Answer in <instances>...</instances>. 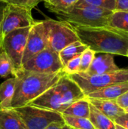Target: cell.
Returning a JSON list of instances; mask_svg holds the SVG:
<instances>
[{
	"mask_svg": "<svg viewBox=\"0 0 128 129\" xmlns=\"http://www.w3.org/2000/svg\"><path fill=\"white\" fill-rule=\"evenodd\" d=\"M71 26L77 34L79 41L96 53L127 57L128 33L109 26Z\"/></svg>",
	"mask_w": 128,
	"mask_h": 129,
	"instance_id": "cell-1",
	"label": "cell"
},
{
	"mask_svg": "<svg viewBox=\"0 0 128 129\" xmlns=\"http://www.w3.org/2000/svg\"><path fill=\"white\" fill-rule=\"evenodd\" d=\"M64 74L63 70L56 73H39L20 69L14 73L15 91L11 108L28 105L54 85Z\"/></svg>",
	"mask_w": 128,
	"mask_h": 129,
	"instance_id": "cell-2",
	"label": "cell"
},
{
	"mask_svg": "<svg viewBox=\"0 0 128 129\" xmlns=\"http://www.w3.org/2000/svg\"><path fill=\"white\" fill-rule=\"evenodd\" d=\"M85 98L78 85L64 74L54 85L28 105L62 113L73 102Z\"/></svg>",
	"mask_w": 128,
	"mask_h": 129,
	"instance_id": "cell-3",
	"label": "cell"
},
{
	"mask_svg": "<svg viewBox=\"0 0 128 129\" xmlns=\"http://www.w3.org/2000/svg\"><path fill=\"white\" fill-rule=\"evenodd\" d=\"M113 11L94 6H73L65 12L56 13L63 22L74 26L88 27L108 26L109 18Z\"/></svg>",
	"mask_w": 128,
	"mask_h": 129,
	"instance_id": "cell-4",
	"label": "cell"
},
{
	"mask_svg": "<svg viewBox=\"0 0 128 129\" xmlns=\"http://www.w3.org/2000/svg\"><path fill=\"white\" fill-rule=\"evenodd\" d=\"M68 76L78 85L86 97L90 93L106 86L128 82V69H119L100 75H88L79 72Z\"/></svg>",
	"mask_w": 128,
	"mask_h": 129,
	"instance_id": "cell-5",
	"label": "cell"
},
{
	"mask_svg": "<svg viewBox=\"0 0 128 129\" xmlns=\"http://www.w3.org/2000/svg\"><path fill=\"white\" fill-rule=\"evenodd\" d=\"M14 110L26 129H45L54 122L64 123L62 114L58 112L31 105L14 108Z\"/></svg>",
	"mask_w": 128,
	"mask_h": 129,
	"instance_id": "cell-6",
	"label": "cell"
},
{
	"mask_svg": "<svg viewBox=\"0 0 128 129\" xmlns=\"http://www.w3.org/2000/svg\"><path fill=\"white\" fill-rule=\"evenodd\" d=\"M47 25V48L59 53L68 45L79 41L72 26L63 21L45 20Z\"/></svg>",
	"mask_w": 128,
	"mask_h": 129,
	"instance_id": "cell-7",
	"label": "cell"
},
{
	"mask_svg": "<svg viewBox=\"0 0 128 129\" xmlns=\"http://www.w3.org/2000/svg\"><path fill=\"white\" fill-rule=\"evenodd\" d=\"M35 23V20L32 15V11L20 6L7 4L4 9L0 38L2 39L7 34L15 29L31 27Z\"/></svg>",
	"mask_w": 128,
	"mask_h": 129,
	"instance_id": "cell-8",
	"label": "cell"
},
{
	"mask_svg": "<svg viewBox=\"0 0 128 129\" xmlns=\"http://www.w3.org/2000/svg\"><path fill=\"white\" fill-rule=\"evenodd\" d=\"M29 29L30 27L15 29L7 34L2 39L3 51L9 57L13 64L14 73L22 67L23 57Z\"/></svg>",
	"mask_w": 128,
	"mask_h": 129,
	"instance_id": "cell-9",
	"label": "cell"
},
{
	"mask_svg": "<svg viewBox=\"0 0 128 129\" xmlns=\"http://www.w3.org/2000/svg\"><path fill=\"white\" fill-rule=\"evenodd\" d=\"M21 68L39 73H56L63 71V65L59 54L47 48L23 63Z\"/></svg>",
	"mask_w": 128,
	"mask_h": 129,
	"instance_id": "cell-10",
	"label": "cell"
},
{
	"mask_svg": "<svg viewBox=\"0 0 128 129\" xmlns=\"http://www.w3.org/2000/svg\"><path fill=\"white\" fill-rule=\"evenodd\" d=\"M47 45L46 21H35L29 29L22 65L32 57L47 48Z\"/></svg>",
	"mask_w": 128,
	"mask_h": 129,
	"instance_id": "cell-11",
	"label": "cell"
},
{
	"mask_svg": "<svg viewBox=\"0 0 128 129\" xmlns=\"http://www.w3.org/2000/svg\"><path fill=\"white\" fill-rule=\"evenodd\" d=\"M114 59V55L111 54L102 53L95 56L92 63L85 73L88 75H100L119 70Z\"/></svg>",
	"mask_w": 128,
	"mask_h": 129,
	"instance_id": "cell-12",
	"label": "cell"
},
{
	"mask_svg": "<svg viewBox=\"0 0 128 129\" xmlns=\"http://www.w3.org/2000/svg\"><path fill=\"white\" fill-rule=\"evenodd\" d=\"M128 90V82L112 84L97 91H94L86 97L88 98L116 100Z\"/></svg>",
	"mask_w": 128,
	"mask_h": 129,
	"instance_id": "cell-13",
	"label": "cell"
},
{
	"mask_svg": "<svg viewBox=\"0 0 128 129\" xmlns=\"http://www.w3.org/2000/svg\"><path fill=\"white\" fill-rule=\"evenodd\" d=\"M87 98V97H86ZM91 104L95 107L105 116L114 121L117 117L124 113L122 109L116 103L115 100H106V99H96L87 98Z\"/></svg>",
	"mask_w": 128,
	"mask_h": 129,
	"instance_id": "cell-14",
	"label": "cell"
},
{
	"mask_svg": "<svg viewBox=\"0 0 128 129\" xmlns=\"http://www.w3.org/2000/svg\"><path fill=\"white\" fill-rule=\"evenodd\" d=\"M0 129L26 128L14 109L0 107Z\"/></svg>",
	"mask_w": 128,
	"mask_h": 129,
	"instance_id": "cell-15",
	"label": "cell"
},
{
	"mask_svg": "<svg viewBox=\"0 0 128 129\" xmlns=\"http://www.w3.org/2000/svg\"><path fill=\"white\" fill-rule=\"evenodd\" d=\"M88 119L95 129H115V122L91 104Z\"/></svg>",
	"mask_w": 128,
	"mask_h": 129,
	"instance_id": "cell-16",
	"label": "cell"
},
{
	"mask_svg": "<svg viewBox=\"0 0 128 129\" xmlns=\"http://www.w3.org/2000/svg\"><path fill=\"white\" fill-rule=\"evenodd\" d=\"M15 77L6 79L0 85V107L11 108V102L15 91Z\"/></svg>",
	"mask_w": 128,
	"mask_h": 129,
	"instance_id": "cell-17",
	"label": "cell"
},
{
	"mask_svg": "<svg viewBox=\"0 0 128 129\" xmlns=\"http://www.w3.org/2000/svg\"><path fill=\"white\" fill-rule=\"evenodd\" d=\"M61 114L88 119L90 116V102L86 97L76 101Z\"/></svg>",
	"mask_w": 128,
	"mask_h": 129,
	"instance_id": "cell-18",
	"label": "cell"
},
{
	"mask_svg": "<svg viewBox=\"0 0 128 129\" xmlns=\"http://www.w3.org/2000/svg\"><path fill=\"white\" fill-rule=\"evenodd\" d=\"M87 48L88 47L85 45H84L82 42H81L80 41H76L75 42H72L68 45L66 47L62 49L58 54H59L60 59L63 67L71 59L81 55V53Z\"/></svg>",
	"mask_w": 128,
	"mask_h": 129,
	"instance_id": "cell-19",
	"label": "cell"
},
{
	"mask_svg": "<svg viewBox=\"0 0 128 129\" xmlns=\"http://www.w3.org/2000/svg\"><path fill=\"white\" fill-rule=\"evenodd\" d=\"M108 26L128 33V12L114 11L109 18Z\"/></svg>",
	"mask_w": 128,
	"mask_h": 129,
	"instance_id": "cell-20",
	"label": "cell"
},
{
	"mask_svg": "<svg viewBox=\"0 0 128 129\" xmlns=\"http://www.w3.org/2000/svg\"><path fill=\"white\" fill-rule=\"evenodd\" d=\"M78 0H46L45 7L54 13L65 12L72 8Z\"/></svg>",
	"mask_w": 128,
	"mask_h": 129,
	"instance_id": "cell-21",
	"label": "cell"
},
{
	"mask_svg": "<svg viewBox=\"0 0 128 129\" xmlns=\"http://www.w3.org/2000/svg\"><path fill=\"white\" fill-rule=\"evenodd\" d=\"M64 123L72 129H95L89 119L63 115Z\"/></svg>",
	"mask_w": 128,
	"mask_h": 129,
	"instance_id": "cell-22",
	"label": "cell"
},
{
	"mask_svg": "<svg viewBox=\"0 0 128 129\" xmlns=\"http://www.w3.org/2000/svg\"><path fill=\"white\" fill-rule=\"evenodd\" d=\"M74 6H94L114 11L115 0H78Z\"/></svg>",
	"mask_w": 128,
	"mask_h": 129,
	"instance_id": "cell-23",
	"label": "cell"
},
{
	"mask_svg": "<svg viewBox=\"0 0 128 129\" xmlns=\"http://www.w3.org/2000/svg\"><path fill=\"white\" fill-rule=\"evenodd\" d=\"M10 75H14V69L9 57L2 49L0 52V77L7 78Z\"/></svg>",
	"mask_w": 128,
	"mask_h": 129,
	"instance_id": "cell-24",
	"label": "cell"
},
{
	"mask_svg": "<svg viewBox=\"0 0 128 129\" xmlns=\"http://www.w3.org/2000/svg\"><path fill=\"white\" fill-rule=\"evenodd\" d=\"M97 53L91 50L89 48H87L81 54V64H80V71L81 73H85L91 64L92 63Z\"/></svg>",
	"mask_w": 128,
	"mask_h": 129,
	"instance_id": "cell-25",
	"label": "cell"
},
{
	"mask_svg": "<svg viewBox=\"0 0 128 129\" xmlns=\"http://www.w3.org/2000/svg\"><path fill=\"white\" fill-rule=\"evenodd\" d=\"M81 55L77 56L70 60H69L66 65L63 67V72L66 75H72L80 71V64H81Z\"/></svg>",
	"mask_w": 128,
	"mask_h": 129,
	"instance_id": "cell-26",
	"label": "cell"
},
{
	"mask_svg": "<svg viewBox=\"0 0 128 129\" xmlns=\"http://www.w3.org/2000/svg\"><path fill=\"white\" fill-rule=\"evenodd\" d=\"M6 4L20 6L32 11L42 0H3Z\"/></svg>",
	"mask_w": 128,
	"mask_h": 129,
	"instance_id": "cell-27",
	"label": "cell"
},
{
	"mask_svg": "<svg viewBox=\"0 0 128 129\" xmlns=\"http://www.w3.org/2000/svg\"><path fill=\"white\" fill-rule=\"evenodd\" d=\"M113 122H115V124H117L128 129V113H123L122 115L119 116L115 119H114Z\"/></svg>",
	"mask_w": 128,
	"mask_h": 129,
	"instance_id": "cell-28",
	"label": "cell"
},
{
	"mask_svg": "<svg viewBox=\"0 0 128 129\" xmlns=\"http://www.w3.org/2000/svg\"><path fill=\"white\" fill-rule=\"evenodd\" d=\"M116 103L120 106L122 109H124L128 107V90L124 92L123 94H121L120 97H118L116 100Z\"/></svg>",
	"mask_w": 128,
	"mask_h": 129,
	"instance_id": "cell-29",
	"label": "cell"
},
{
	"mask_svg": "<svg viewBox=\"0 0 128 129\" xmlns=\"http://www.w3.org/2000/svg\"><path fill=\"white\" fill-rule=\"evenodd\" d=\"M115 11H121L128 12V0H115Z\"/></svg>",
	"mask_w": 128,
	"mask_h": 129,
	"instance_id": "cell-30",
	"label": "cell"
},
{
	"mask_svg": "<svg viewBox=\"0 0 128 129\" xmlns=\"http://www.w3.org/2000/svg\"><path fill=\"white\" fill-rule=\"evenodd\" d=\"M6 3L4 1H0V30H1V24H2V20L3 17V13H4V9L6 6Z\"/></svg>",
	"mask_w": 128,
	"mask_h": 129,
	"instance_id": "cell-31",
	"label": "cell"
},
{
	"mask_svg": "<svg viewBox=\"0 0 128 129\" xmlns=\"http://www.w3.org/2000/svg\"><path fill=\"white\" fill-rule=\"evenodd\" d=\"M65 123H60V122H54L51 124L49 126H48L45 129H61L63 125Z\"/></svg>",
	"mask_w": 128,
	"mask_h": 129,
	"instance_id": "cell-32",
	"label": "cell"
},
{
	"mask_svg": "<svg viewBox=\"0 0 128 129\" xmlns=\"http://www.w3.org/2000/svg\"><path fill=\"white\" fill-rule=\"evenodd\" d=\"M61 129H72V128H70L69 126H68L67 125L63 124V126H62V128Z\"/></svg>",
	"mask_w": 128,
	"mask_h": 129,
	"instance_id": "cell-33",
	"label": "cell"
},
{
	"mask_svg": "<svg viewBox=\"0 0 128 129\" xmlns=\"http://www.w3.org/2000/svg\"><path fill=\"white\" fill-rule=\"evenodd\" d=\"M115 129H127V128H124V127H122V126H121V125H118L115 124Z\"/></svg>",
	"mask_w": 128,
	"mask_h": 129,
	"instance_id": "cell-34",
	"label": "cell"
},
{
	"mask_svg": "<svg viewBox=\"0 0 128 129\" xmlns=\"http://www.w3.org/2000/svg\"><path fill=\"white\" fill-rule=\"evenodd\" d=\"M2 39L0 38V52L2 51Z\"/></svg>",
	"mask_w": 128,
	"mask_h": 129,
	"instance_id": "cell-35",
	"label": "cell"
},
{
	"mask_svg": "<svg viewBox=\"0 0 128 129\" xmlns=\"http://www.w3.org/2000/svg\"><path fill=\"white\" fill-rule=\"evenodd\" d=\"M124 113H128V107H126V108H124Z\"/></svg>",
	"mask_w": 128,
	"mask_h": 129,
	"instance_id": "cell-36",
	"label": "cell"
},
{
	"mask_svg": "<svg viewBox=\"0 0 128 129\" xmlns=\"http://www.w3.org/2000/svg\"><path fill=\"white\" fill-rule=\"evenodd\" d=\"M127 57H128V51H127Z\"/></svg>",
	"mask_w": 128,
	"mask_h": 129,
	"instance_id": "cell-37",
	"label": "cell"
},
{
	"mask_svg": "<svg viewBox=\"0 0 128 129\" xmlns=\"http://www.w3.org/2000/svg\"><path fill=\"white\" fill-rule=\"evenodd\" d=\"M42 1H44V2H45V1H46V0H42Z\"/></svg>",
	"mask_w": 128,
	"mask_h": 129,
	"instance_id": "cell-38",
	"label": "cell"
},
{
	"mask_svg": "<svg viewBox=\"0 0 128 129\" xmlns=\"http://www.w3.org/2000/svg\"><path fill=\"white\" fill-rule=\"evenodd\" d=\"M0 1H3V0H0Z\"/></svg>",
	"mask_w": 128,
	"mask_h": 129,
	"instance_id": "cell-39",
	"label": "cell"
}]
</instances>
